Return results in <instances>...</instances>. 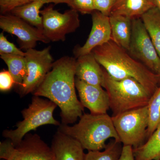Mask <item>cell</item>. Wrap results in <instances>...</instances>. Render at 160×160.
Wrapping results in <instances>:
<instances>
[{"mask_svg": "<svg viewBox=\"0 0 160 160\" xmlns=\"http://www.w3.org/2000/svg\"><path fill=\"white\" fill-rule=\"evenodd\" d=\"M14 146L24 160H54L51 147L37 134L27 133Z\"/></svg>", "mask_w": 160, "mask_h": 160, "instance_id": "14", "label": "cell"}, {"mask_svg": "<svg viewBox=\"0 0 160 160\" xmlns=\"http://www.w3.org/2000/svg\"><path fill=\"white\" fill-rule=\"evenodd\" d=\"M1 58L8 66V71L13 77L15 85L19 87L27 75L26 58L18 55L2 54Z\"/></svg>", "mask_w": 160, "mask_h": 160, "instance_id": "21", "label": "cell"}, {"mask_svg": "<svg viewBox=\"0 0 160 160\" xmlns=\"http://www.w3.org/2000/svg\"><path fill=\"white\" fill-rule=\"evenodd\" d=\"M92 27L87 41L82 46H76L73 49L76 58L89 54L96 47L111 40V31L109 16L95 10L92 13Z\"/></svg>", "mask_w": 160, "mask_h": 160, "instance_id": "11", "label": "cell"}, {"mask_svg": "<svg viewBox=\"0 0 160 160\" xmlns=\"http://www.w3.org/2000/svg\"><path fill=\"white\" fill-rule=\"evenodd\" d=\"M149 123L147 138H149L160 123V85L152 96L148 105Z\"/></svg>", "mask_w": 160, "mask_h": 160, "instance_id": "23", "label": "cell"}, {"mask_svg": "<svg viewBox=\"0 0 160 160\" xmlns=\"http://www.w3.org/2000/svg\"><path fill=\"white\" fill-rule=\"evenodd\" d=\"M51 46L42 50L30 49L26 50L27 73L22 83L19 87L21 96L24 97L35 91L50 71L53 63L50 53Z\"/></svg>", "mask_w": 160, "mask_h": 160, "instance_id": "9", "label": "cell"}, {"mask_svg": "<svg viewBox=\"0 0 160 160\" xmlns=\"http://www.w3.org/2000/svg\"><path fill=\"white\" fill-rule=\"evenodd\" d=\"M112 119L123 146L135 149L144 144L149 123L148 106L112 116Z\"/></svg>", "mask_w": 160, "mask_h": 160, "instance_id": "6", "label": "cell"}, {"mask_svg": "<svg viewBox=\"0 0 160 160\" xmlns=\"http://www.w3.org/2000/svg\"><path fill=\"white\" fill-rule=\"evenodd\" d=\"M103 70L104 88L109 95L112 116L148 106L152 95L136 80L132 78L114 79L103 68Z\"/></svg>", "mask_w": 160, "mask_h": 160, "instance_id": "4", "label": "cell"}, {"mask_svg": "<svg viewBox=\"0 0 160 160\" xmlns=\"http://www.w3.org/2000/svg\"><path fill=\"white\" fill-rule=\"evenodd\" d=\"M69 6L83 14H92L95 10L93 0H71Z\"/></svg>", "mask_w": 160, "mask_h": 160, "instance_id": "26", "label": "cell"}, {"mask_svg": "<svg viewBox=\"0 0 160 160\" xmlns=\"http://www.w3.org/2000/svg\"><path fill=\"white\" fill-rule=\"evenodd\" d=\"M155 7V0H116L110 15L123 16L131 20L141 18Z\"/></svg>", "mask_w": 160, "mask_h": 160, "instance_id": "16", "label": "cell"}, {"mask_svg": "<svg viewBox=\"0 0 160 160\" xmlns=\"http://www.w3.org/2000/svg\"><path fill=\"white\" fill-rule=\"evenodd\" d=\"M73 126L61 124L58 130L71 137L88 151H101L106 148V141L113 138L120 142L112 117L107 113H84Z\"/></svg>", "mask_w": 160, "mask_h": 160, "instance_id": "3", "label": "cell"}, {"mask_svg": "<svg viewBox=\"0 0 160 160\" xmlns=\"http://www.w3.org/2000/svg\"><path fill=\"white\" fill-rule=\"evenodd\" d=\"M51 148L54 160H85L86 153L82 145L59 130L53 137Z\"/></svg>", "mask_w": 160, "mask_h": 160, "instance_id": "13", "label": "cell"}, {"mask_svg": "<svg viewBox=\"0 0 160 160\" xmlns=\"http://www.w3.org/2000/svg\"><path fill=\"white\" fill-rule=\"evenodd\" d=\"M155 2L156 7L160 11V0H155Z\"/></svg>", "mask_w": 160, "mask_h": 160, "instance_id": "31", "label": "cell"}, {"mask_svg": "<svg viewBox=\"0 0 160 160\" xmlns=\"http://www.w3.org/2000/svg\"><path fill=\"white\" fill-rule=\"evenodd\" d=\"M0 158L6 160H24L9 139L0 143Z\"/></svg>", "mask_w": 160, "mask_h": 160, "instance_id": "24", "label": "cell"}, {"mask_svg": "<svg viewBox=\"0 0 160 160\" xmlns=\"http://www.w3.org/2000/svg\"><path fill=\"white\" fill-rule=\"evenodd\" d=\"M95 9L105 15L109 16L116 0H93Z\"/></svg>", "mask_w": 160, "mask_h": 160, "instance_id": "28", "label": "cell"}, {"mask_svg": "<svg viewBox=\"0 0 160 160\" xmlns=\"http://www.w3.org/2000/svg\"><path fill=\"white\" fill-rule=\"evenodd\" d=\"M76 58L64 56L53 62L50 71L33 92L55 103L61 110L62 124L74 123L83 115L84 108L76 91Z\"/></svg>", "mask_w": 160, "mask_h": 160, "instance_id": "1", "label": "cell"}, {"mask_svg": "<svg viewBox=\"0 0 160 160\" xmlns=\"http://www.w3.org/2000/svg\"><path fill=\"white\" fill-rule=\"evenodd\" d=\"M133 152L135 160H160V123L147 142Z\"/></svg>", "mask_w": 160, "mask_h": 160, "instance_id": "19", "label": "cell"}, {"mask_svg": "<svg viewBox=\"0 0 160 160\" xmlns=\"http://www.w3.org/2000/svg\"><path fill=\"white\" fill-rule=\"evenodd\" d=\"M50 3L55 4L65 3L69 6L71 0H34L24 6L15 8L10 13L42 30V17L40 15V9L45 4Z\"/></svg>", "mask_w": 160, "mask_h": 160, "instance_id": "17", "label": "cell"}, {"mask_svg": "<svg viewBox=\"0 0 160 160\" xmlns=\"http://www.w3.org/2000/svg\"><path fill=\"white\" fill-rule=\"evenodd\" d=\"M57 106L50 100L44 99L40 97L34 96L29 107L22 111V121L17 124L16 129L4 130L3 136L10 140L15 146L29 132L35 130L40 126L46 125L59 126L61 124L53 116Z\"/></svg>", "mask_w": 160, "mask_h": 160, "instance_id": "5", "label": "cell"}, {"mask_svg": "<svg viewBox=\"0 0 160 160\" xmlns=\"http://www.w3.org/2000/svg\"><path fill=\"white\" fill-rule=\"evenodd\" d=\"M128 53L150 71L160 76V58L141 18L132 20Z\"/></svg>", "mask_w": 160, "mask_h": 160, "instance_id": "8", "label": "cell"}, {"mask_svg": "<svg viewBox=\"0 0 160 160\" xmlns=\"http://www.w3.org/2000/svg\"><path fill=\"white\" fill-rule=\"evenodd\" d=\"M0 28L3 31L17 37L21 48L26 50L34 49L38 42H50L42 30L11 13L1 15Z\"/></svg>", "mask_w": 160, "mask_h": 160, "instance_id": "10", "label": "cell"}, {"mask_svg": "<svg viewBox=\"0 0 160 160\" xmlns=\"http://www.w3.org/2000/svg\"><path fill=\"white\" fill-rule=\"evenodd\" d=\"M40 14L43 34L50 42H64L67 34L74 32L80 26L78 12L73 9L62 13L51 5L40 11Z\"/></svg>", "mask_w": 160, "mask_h": 160, "instance_id": "7", "label": "cell"}, {"mask_svg": "<svg viewBox=\"0 0 160 160\" xmlns=\"http://www.w3.org/2000/svg\"><path fill=\"white\" fill-rule=\"evenodd\" d=\"M15 84L14 79L9 71L4 70L0 72V90L9 91Z\"/></svg>", "mask_w": 160, "mask_h": 160, "instance_id": "29", "label": "cell"}, {"mask_svg": "<svg viewBox=\"0 0 160 160\" xmlns=\"http://www.w3.org/2000/svg\"><path fill=\"white\" fill-rule=\"evenodd\" d=\"M119 160H135L133 148L131 146H123L122 154Z\"/></svg>", "mask_w": 160, "mask_h": 160, "instance_id": "30", "label": "cell"}, {"mask_svg": "<svg viewBox=\"0 0 160 160\" xmlns=\"http://www.w3.org/2000/svg\"><path fill=\"white\" fill-rule=\"evenodd\" d=\"M34 0H0V11L2 14L10 12L15 8L24 6Z\"/></svg>", "mask_w": 160, "mask_h": 160, "instance_id": "27", "label": "cell"}, {"mask_svg": "<svg viewBox=\"0 0 160 160\" xmlns=\"http://www.w3.org/2000/svg\"><path fill=\"white\" fill-rule=\"evenodd\" d=\"M0 54H13L25 56L26 52L22 51L12 43L8 41L3 32L0 34Z\"/></svg>", "mask_w": 160, "mask_h": 160, "instance_id": "25", "label": "cell"}, {"mask_svg": "<svg viewBox=\"0 0 160 160\" xmlns=\"http://www.w3.org/2000/svg\"><path fill=\"white\" fill-rule=\"evenodd\" d=\"M92 53L109 75L114 79L132 78L151 95L160 85V76L132 57L128 52L110 40L96 47Z\"/></svg>", "mask_w": 160, "mask_h": 160, "instance_id": "2", "label": "cell"}, {"mask_svg": "<svg viewBox=\"0 0 160 160\" xmlns=\"http://www.w3.org/2000/svg\"><path fill=\"white\" fill-rule=\"evenodd\" d=\"M109 18L111 40L128 51L132 31V20L121 15H110Z\"/></svg>", "mask_w": 160, "mask_h": 160, "instance_id": "18", "label": "cell"}, {"mask_svg": "<svg viewBox=\"0 0 160 160\" xmlns=\"http://www.w3.org/2000/svg\"><path fill=\"white\" fill-rule=\"evenodd\" d=\"M75 75L77 78L85 82L104 88L105 78L102 67L92 52L76 59Z\"/></svg>", "mask_w": 160, "mask_h": 160, "instance_id": "15", "label": "cell"}, {"mask_svg": "<svg viewBox=\"0 0 160 160\" xmlns=\"http://www.w3.org/2000/svg\"><path fill=\"white\" fill-rule=\"evenodd\" d=\"M160 58V11L157 7L150 9L141 18Z\"/></svg>", "mask_w": 160, "mask_h": 160, "instance_id": "20", "label": "cell"}, {"mask_svg": "<svg viewBox=\"0 0 160 160\" xmlns=\"http://www.w3.org/2000/svg\"><path fill=\"white\" fill-rule=\"evenodd\" d=\"M122 143L113 140L103 151H88L85 160H119L122 150Z\"/></svg>", "mask_w": 160, "mask_h": 160, "instance_id": "22", "label": "cell"}, {"mask_svg": "<svg viewBox=\"0 0 160 160\" xmlns=\"http://www.w3.org/2000/svg\"><path fill=\"white\" fill-rule=\"evenodd\" d=\"M75 86L83 107L92 114H106L110 108L109 95L102 86H94L75 78Z\"/></svg>", "mask_w": 160, "mask_h": 160, "instance_id": "12", "label": "cell"}]
</instances>
